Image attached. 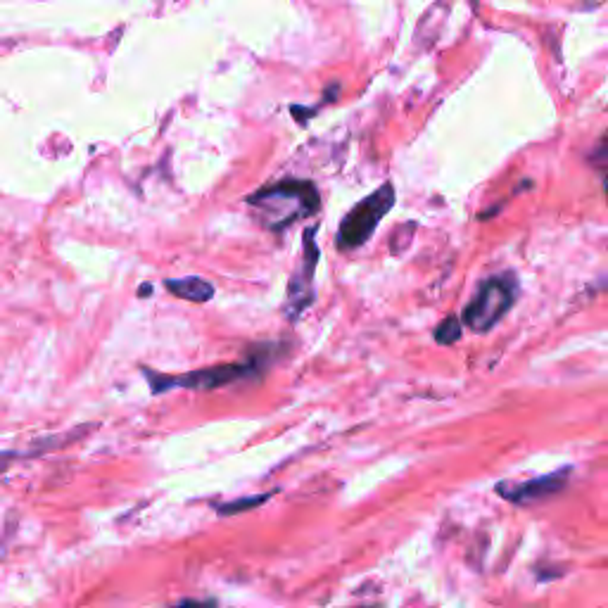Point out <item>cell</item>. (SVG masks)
I'll use <instances>...</instances> for the list:
<instances>
[{
  "instance_id": "cell-13",
  "label": "cell",
  "mask_w": 608,
  "mask_h": 608,
  "mask_svg": "<svg viewBox=\"0 0 608 608\" xmlns=\"http://www.w3.org/2000/svg\"><path fill=\"white\" fill-rule=\"evenodd\" d=\"M150 293H152L150 283H145V285H141V288H138V297H150Z\"/></svg>"
},
{
  "instance_id": "cell-11",
  "label": "cell",
  "mask_w": 608,
  "mask_h": 608,
  "mask_svg": "<svg viewBox=\"0 0 608 608\" xmlns=\"http://www.w3.org/2000/svg\"><path fill=\"white\" fill-rule=\"evenodd\" d=\"M217 604H214V601H200V599H186V601H181V604H176L174 608H214Z\"/></svg>"
},
{
  "instance_id": "cell-5",
  "label": "cell",
  "mask_w": 608,
  "mask_h": 608,
  "mask_svg": "<svg viewBox=\"0 0 608 608\" xmlns=\"http://www.w3.org/2000/svg\"><path fill=\"white\" fill-rule=\"evenodd\" d=\"M316 228H307L304 231V250H302V262L293 271V278H290L288 285V300H285V316L290 321L300 319V314L309 307L314 300V269L319 264V247H316L314 240Z\"/></svg>"
},
{
  "instance_id": "cell-3",
  "label": "cell",
  "mask_w": 608,
  "mask_h": 608,
  "mask_svg": "<svg viewBox=\"0 0 608 608\" xmlns=\"http://www.w3.org/2000/svg\"><path fill=\"white\" fill-rule=\"evenodd\" d=\"M259 371V359L243 361V364H219L209 366V369L190 371L186 376H164V373H155L152 369H143V376L148 378L150 390L155 395L169 392L174 388H186V390H214L224 388V385L236 383V380L252 378Z\"/></svg>"
},
{
  "instance_id": "cell-6",
  "label": "cell",
  "mask_w": 608,
  "mask_h": 608,
  "mask_svg": "<svg viewBox=\"0 0 608 608\" xmlns=\"http://www.w3.org/2000/svg\"><path fill=\"white\" fill-rule=\"evenodd\" d=\"M566 478H568L566 471H561V473L542 475V478H535V480H523V483H502L499 485V494H502L504 499H509V502H516V504L535 502V499L549 497V494L563 490Z\"/></svg>"
},
{
  "instance_id": "cell-12",
  "label": "cell",
  "mask_w": 608,
  "mask_h": 608,
  "mask_svg": "<svg viewBox=\"0 0 608 608\" xmlns=\"http://www.w3.org/2000/svg\"><path fill=\"white\" fill-rule=\"evenodd\" d=\"M293 114L295 117H300L302 119V124H304V117H309V114H314V110H300V107H293Z\"/></svg>"
},
{
  "instance_id": "cell-7",
  "label": "cell",
  "mask_w": 608,
  "mask_h": 608,
  "mask_svg": "<svg viewBox=\"0 0 608 608\" xmlns=\"http://www.w3.org/2000/svg\"><path fill=\"white\" fill-rule=\"evenodd\" d=\"M164 288H167L171 295L188 302H209L214 297V285L200 276L169 278V281H164Z\"/></svg>"
},
{
  "instance_id": "cell-10",
  "label": "cell",
  "mask_w": 608,
  "mask_h": 608,
  "mask_svg": "<svg viewBox=\"0 0 608 608\" xmlns=\"http://www.w3.org/2000/svg\"><path fill=\"white\" fill-rule=\"evenodd\" d=\"M589 160H592L594 167H599L601 171H604V188H606V198H608V136L597 145V150L592 152Z\"/></svg>"
},
{
  "instance_id": "cell-2",
  "label": "cell",
  "mask_w": 608,
  "mask_h": 608,
  "mask_svg": "<svg viewBox=\"0 0 608 608\" xmlns=\"http://www.w3.org/2000/svg\"><path fill=\"white\" fill-rule=\"evenodd\" d=\"M516 295L518 281L513 274L485 278V281L478 285V290H475L473 300L468 302L464 309L466 326L473 328L475 333H487L504 319V314L509 312L513 302H516Z\"/></svg>"
},
{
  "instance_id": "cell-1",
  "label": "cell",
  "mask_w": 608,
  "mask_h": 608,
  "mask_svg": "<svg viewBox=\"0 0 608 608\" xmlns=\"http://www.w3.org/2000/svg\"><path fill=\"white\" fill-rule=\"evenodd\" d=\"M247 205L257 207L264 214V224L271 231H285L295 221L307 219L319 212L321 200L319 190H316L312 181L285 179L247 195Z\"/></svg>"
},
{
  "instance_id": "cell-9",
  "label": "cell",
  "mask_w": 608,
  "mask_h": 608,
  "mask_svg": "<svg viewBox=\"0 0 608 608\" xmlns=\"http://www.w3.org/2000/svg\"><path fill=\"white\" fill-rule=\"evenodd\" d=\"M269 497H271V494H262V497L236 499V502L219 504V506H217V511L221 513V516H233V513H243V511H247V509H255V506H262Z\"/></svg>"
},
{
  "instance_id": "cell-4",
  "label": "cell",
  "mask_w": 608,
  "mask_h": 608,
  "mask_svg": "<svg viewBox=\"0 0 608 608\" xmlns=\"http://www.w3.org/2000/svg\"><path fill=\"white\" fill-rule=\"evenodd\" d=\"M392 205H395V188H392V183H383L376 193H371L369 198H364L359 205H354L352 212H347V217L342 219L340 224V250H357V247L369 243V238L376 233L380 219L390 212Z\"/></svg>"
},
{
  "instance_id": "cell-8",
  "label": "cell",
  "mask_w": 608,
  "mask_h": 608,
  "mask_svg": "<svg viewBox=\"0 0 608 608\" xmlns=\"http://www.w3.org/2000/svg\"><path fill=\"white\" fill-rule=\"evenodd\" d=\"M461 338V321L456 316H447L440 326L435 328V340L442 342V345H452Z\"/></svg>"
}]
</instances>
